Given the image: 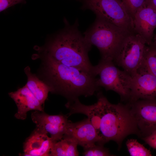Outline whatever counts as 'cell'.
<instances>
[{
	"label": "cell",
	"instance_id": "9c48e42d",
	"mask_svg": "<svg viewBox=\"0 0 156 156\" xmlns=\"http://www.w3.org/2000/svg\"><path fill=\"white\" fill-rule=\"evenodd\" d=\"M31 117L36 127L49 133L51 138L56 142L63 138L69 121L67 116L50 115L43 111H35Z\"/></svg>",
	"mask_w": 156,
	"mask_h": 156
},
{
	"label": "cell",
	"instance_id": "cb8c5ba5",
	"mask_svg": "<svg viewBox=\"0 0 156 156\" xmlns=\"http://www.w3.org/2000/svg\"><path fill=\"white\" fill-rule=\"evenodd\" d=\"M148 5L156 10V0H149Z\"/></svg>",
	"mask_w": 156,
	"mask_h": 156
},
{
	"label": "cell",
	"instance_id": "5b68a950",
	"mask_svg": "<svg viewBox=\"0 0 156 156\" xmlns=\"http://www.w3.org/2000/svg\"><path fill=\"white\" fill-rule=\"evenodd\" d=\"M94 67L95 76H99L97 83L99 87L113 91L120 96L122 100L129 101L132 80L131 75L117 68L112 60L101 59Z\"/></svg>",
	"mask_w": 156,
	"mask_h": 156
},
{
	"label": "cell",
	"instance_id": "2e32d148",
	"mask_svg": "<svg viewBox=\"0 0 156 156\" xmlns=\"http://www.w3.org/2000/svg\"><path fill=\"white\" fill-rule=\"evenodd\" d=\"M24 72L27 77L26 86L41 104L42 105L47 99L49 92H52L51 87L32 73L29 66L25 68Z\"/></svg>",
	"mask_w": 156,
	"mask_h": 156
},
{
	"label": "cell",
	"instance_id": "277c9868",
	"mask_svg": "<svg viewBox=\"0 0 156 156\" xmlns=\"http://www.w3.org/2000/svg\"><path fill=\"white\" fill-rule=\"evenodd\" d=\"M131 32L96 16L83 36L88 43L98 49L102 59L113 61L122 42Z\"/></svg>",
	"mask_w": 156,
	"mask_h": 156
},
{
	"label": "cell",
	"instance_id": "44dd1931",
	"mask_svg": "<svg viewBox=\"0 0 156 156\" xmlns=\"http://www.w3.org/2000/svg\"><path fill=\"white\" fill-rule=\"evenodd\" d=\"M133 20L137 12L148 5L149 0H121Z\"/></svg>",
	"mask_w": 156,
	"mask_h": 156
},
{
	"label": "cell",
	"instance_id": "7a4b0ae2",
	"mask_svg": "<svg viewBox=\"0 0 156 156\" xmlns=\"http://www.w3.org/2000/svg\"><path fill=\"white\" fill-rule=\"evenodd\" d=\"M91 47L75 25L57 35L45 47L41 48V51L43 56L64 65L77 68L96 76L94 66L91 64L88 56Z\"/></svg>",
	"mask_w": 156,
	"mask_h": 156
},
{
	"label": "cell",
	"instance_id": "e0dca14e",
	"mask_svg": "<svg viewBox=\"0 0 156 156\" xmlns=\"http://www.w3.org/2000/svg\"><path fill=\"white\" fill-rule=\"evenodd\" d=\"M77 141L73 137L64 136L61 140L55 142L52 147L50 156H77L79 153Z\"/></svg>",
	"mask_w": 156,
	"mask_h": 156
},
{
	"label": "cell",
	"instance_id": "5bb4252c",
	"mask_svg": "<svg viewBox=\"0 0 156 156\" xmlns=\"http://www.w3.org/2000/svg\"><path fill=\"white\" fill-rule=\"evenodd\" d=\"M9 95L17 105L18 110L15 117L18 119H25L27 112L30 110L43 111L42 105L26 85L16 91L10 92Z\"/></svg>",
	"mask_w": 156,
	"mask_h": 156
},
{
	"label": "cell",
	"instance_id": "30bf717a",
	"mask_svg": "<svg viewBox=\"0 0 156 156\" xmlns=\"http://www.w3.org/2000/svg\"><path fill=\"white\" fill-rule=\"evenodd\" d=\"M132 77L129 103L156 98V76L146 71H138Z\"/></svg>",
	"mask_w": 156,
	"mask_h": 156
},
{
	"label": "cell",
	"instance_id": "6da1fadb",
	"mask_svg": "<svg viewBox=\"0 0 156 156\" xmlns=\"http://www.w3.org/2000/svg\"><path fill=\"white\" fill-rule=\"evenodd\" d=\"M43 57L45 74L52 92L63 96L68 101H72L82 96H92L99 89L96 76L77 68Z\"/></svg>",
	"mask_w": 156,
	"mask_h": 156
},
{
	"label": "cell",
	"instance_id": "ac0fdd59",
	"mask_svg": "<svg viewBox=\"0 0 156 156\" xmlns=\"http://www.w3.org/2000/svg\"><path fill=\"white\" fill-rule=\"evenodd\" d=\"M138 71H146L156 76V46L152 44L147 46Z\"/></svg>",
	"mask_w": 156,
	"mask_h": 156
},
{
	"label": "cell",
	"instance_id": "d4e9b609",
	"mask_svg": "<svg viewBox=\"0 0 156 156\" xmlns=\"http://www.w3.org/2000/svg\"><path fill=\"white\" fill-rule=\"evenodd\" d=\"M151 44L156 46V34L154 35L153 42Z\"/></svg>",
	"mask_w": 156,
	"mask_h": 156
},
{
	"label": "cell",
	"instance_id": "8fae6325",
	"mask_svg": "<svg viewBox=\"0 0 156 156\" xmlns=\"http://www.w3.org/2000/svg\"><path fill=\"white\" fill-rule=\"evenodd\" d=\"M134 32L139 34L148 46L152 43L156 29V10L149 5L139 9L133 19Z\"/></svg>",
	"mask_w": 156,
	"mask_h": 156
},
{
	"label": "cell",
	"instance_id": "d6986e66",
	"mask_svg": "<svg viewBox=\"0 0 156 156\" xmlns=\"http://www.w3.org/2000/svg\"><path fill=\"white\" fill-rule=\"evenodd\" d=\"M128 150L131 156H151V151L146 148L136 140H128L126 142Z\"/></svg>",
	"mask_w": 156,
	"mask_h": 156
},
{
	"label": "cell",
	"instance_id": "52a82bcc",
	"mask_svg": "<svg viewBox=\"0 0 156 156\" xmlns=\"http://www.w3.org/2000/svg\"><path fill=\"white\" fill-rule=\"evenodd\" d=\"M83 6L93 11L96 16L134 32L133 19L121 0H83Z\"/></svg>",
	"mask_w": 156,
	"mask_h": 156
},
{
	"label": "cell",
	"instance_id": "603a6c76",
	"mask_svg": "<svg viewBox=\"0 0 156 156\" xmlns=\"http://www.w3.org/2000/svg\"><path fill=\"white\" fill-rule=\"evenodd\" d=\"M142 139L150 146L156 150V131Z\"/></svg>",
	"mask_w": 156,
	"mask_h": 156
},
{
	"label": "cell",
	"instance_id": "3957f363",
	"mask_svg": "<svg viewBox=\"0 0 156 156\" xmlns=\"http://www.w3.org/2000/svg\"><path fill=\"white\" fill-rule=\"evenodd\" d=\"M97 96L101 118L98 144L103 145L112 140L120 148L128 135H138L135 121L127 104L111 103L101 92L98 93Z\"/></svg>",
	"mask_w": 156,
	"mask_h": 156
},
{
	"label": "cell",
	"instance_id": "7c38bea8",
	"mask_svg": "<svg viewBox=\"0 0 156 156\" xmlns=\"http://www.w3.org/2000/svg\"><path fill=\"white\" fill-rule=\"evenodd\" d=\"M72 137L83 148L100 141L95 128L87 118L76 122L69 121L64 136Z\"/></svg>",
	"mask_w": 156,
	"mask_h": 156
},
{
	"label": "cell",
	"instance_id": "ffe728a7",
	"mask_svg": "<svg viewBox=\"0 0 156 156\" xmlns=\"http://www.w3.org/2000/svg\"><path fill=\"white\" fill-rule=\"evenodd\" d=\"M83 148L84 151L82 153L85 156H113L107 148L103 145L95 144H92Z\"/></svg>",
	"mask_w": 156,
	"mask_h": 156
},
{
	"label": "cell",
	"instance_id": "8992f818",
	"mask_svg": "<svg viewBox=\"0 0 156 156\" xmlns=\"http://www.w3.org/2000/svg\"><path fill=\"white\" fill-rule=\"evenodd\" d=\"M138 34L131 33L124 40L113 61L131 76L137 73L144 58L147 46Z\"/></svg>",
	"mask_w": 156,
	"mask_h": 156
},
{
	"label": "cell",
	"instance_id": "7402d4cb",
	"mask_svg": "<svg viewBox=\"0 0 156 156\" xmlns=\"http://www.w3.org/2000/svg\"><path fill=\"white\" fill-rule=\"evenodd\" d=\"M25 2L26 0H0V11H4L16 4L25 3Z\"/></svg>",
	"mask_w": 156,
	"mask_h": 156
},
{
	"label": "cell",
	"instance_id": "ba28073f",
	"mask_svg": "<svg viewBox=\"0 0 156 156\" xmlns=\"http://www.w3.org/2000/svg\"><path fill=\"white\" fill-rule=\"evenodd\" d=\"M135 119L138 135L145 137L156 131V98L127 104Z\"/></svg>",
	"mask_w": 156,
	"mask_h": 156
},
{
	"label": "cell",
	"instance_id": "4fadbf2b",
	"mask_svg": "<svg viewBox=\"0 0 156 156\" xmlns=\"http://www.w3.org/2000/svg\"><path fill=\"white\" fill-rule=\"evenodd\" d=\"M44 131L36 127L23 145L24 156H48L56 142Z\"/></svg>",
	"mask_w": 156,
	"mask_h": 156
},
{
	"label": "cell",
	"instance_id": "9a60e30c",
	"mask_svg": "<svg viewBox=\"0 0 156 156\" xmlns=\"http://www.w3.org/2000/svg\"><path fill=\"white\" fill-rule=\"evenodd\" d=\"M69 109L68 116L74 114L80 113L86 116L97 133L99 131L101 122V115L97 102L94 104L88 105L82 104L79 99L72 101H68L65 105Z\"/></svg>",
	"mask_w": 156,
	"mask_h": 156
}]
</instances>
